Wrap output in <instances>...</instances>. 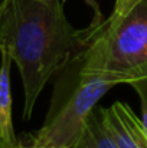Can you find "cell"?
Masks as SVG:
<instances>
[{
	"label": "cell",
	"mask_w": 147,
	"mask_h": 148,
	"mask_svg": "<svg viewBox=\"0 0 147 148\" xmlns=\"http://www.w3.org/2000/svg\"><path fill=\"white\" fill-rule=\"evenodd\" d=\"M117 82L108 76L91 72L85 66L81 49L55 73L53 94L48 115L33 141L56 147L72 148L97 102Z\"/></svg>",
	"instance_id": "2"
},
{
	"label": "cell",
	"mask_w": 147,
	"mask_h": 148,
	"mask_svg": "<svg viewBox=\"0 0 147 148\" xmlns=\"http://www.w3.org/2000/svg\"><path fill=\"white\" fill-rule=\"evenodd\" d=\"M17 148H66V147H56V145L42 144V143H36V141L30 140V143H29V144H22V143H19Z\"/></svg>",
	"instance_id": "10"
},
{
	"label": "cell",
	"mask_w": 147,
	"mask_h": 148,
	"mask_svg": "<svg viewBox=\"0 0 147 148\" xmlns=\"http://www.w3.org/2000/svg\"><path fill=\"white\" fill-rule=\"evenodd\" d=\"M85 66L120 84L147 76V0L115 23L82 29Z\"/></svg>",
	"instance_id": "3"
},
{
	"label": "cell",
	"mask_w": 147,
	"mask_h": 148,
	"mask_svg": "<svg viewBox=\"0 0 147 148\" xmlns=\"http://www.w3.org/2000/svg\"><path fill=\"white\" fill-rule=\"evenodd\" d=\"M82 48L84 33L71 26L61 0L0 1V50L19 69L26 119L46 82Z\"/></svg>",
	"instance_id": "1"
},
{
	"label": "cell",
	"mask_w": 147,
	"mask_h": 148,
	"mask_svg": "<svg viewBox=\"0 0 147 148\" xmlns=\"http://www.w3.org/2000/svg\"><path fill=\"white\" fill-rule=\"evenodd\" d=\"M72 148H120L104 124L102 108H95L90 114Z\"/></svg>",
	"instance_id": "6"
},
{
	"label": "cell",
	"mask_w": 147,
	"mask_h": 148,
	"mask_svg": "<svg viewBox=\"0 0 147 148\" xmlns=\"http://www.w3.org/2000/svg\"><path fill=\"white\" fill-rule=\"evenodd\" d=\"M13 60L6 50H0V148H17L19 141L13 130L10 66Z\"/></svg>",
	"instance_id": "5"
},
{
	"label": "cell",
	"mask_w": 147,
	"mask_h": 148,
	"mask_svg": "<svg viewBox=\"0 0 147 148\" xmlns=\"http://www.w3.org/2000/svg\"><path fill=\"white\" fill-rule=\"evenodd\" d=\"M65 0H62V3H63ZM85 3L94 10V17H92V20H91V23H90V29H94V27H97L99 26L101 23H102V20H104V17H102V12L99 10V6H98L97 0H85Z\"/></svg>",
	"instance_id": "9"
},
{
	"label": "cell",
	"mask_w": 147,
	"mask_h": 148,
	"mask_svg": "<svg viewBox=\"0 0 147 148\" xmlns=\"http://www.w3.org/2000/svg\"><path fill=\"white\" fill-rule=\"evenodd\" d=\"M140 0H115L114 3V9L110 14L108 19H104V23H115L117 20H120L121 17H124Z\"/></svg>",
	"instance_id": "7"
},
{
	"label": "cell",
	"mask_w": 147,
	"mask_h": 148,
	"mask_svg": "<svg viewBox=\"0 0 147 148\" xmlns=\"http://www.w3.org/2000/svg\"><path fill=\"white\" fill-rule=\"evenodd\" d=\"M130 85L134 88V91L140 97V102H141V122H143V125H144V128L147 131V76L139 79V81L131 82Z\"/></svg>",
	"instance_id": "8"
},
{
	"label": "cell",
	"mask_w": 147,
	"mask_h": 148,
	"mask_svg": "<svg viewBox=\"0 0 147 148\" xmlns=\"http://www.w3.org/2000/svg\"><path fill=\"white\" fill-rule=\"evenodd\" d=\"M104 124L120 148H147V131L136 112L126 102L102 108Z\"/></svg>",
	"instance_id": "4"
}]
</instances>
